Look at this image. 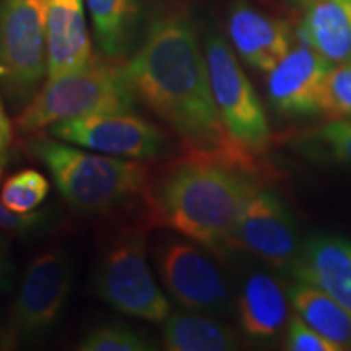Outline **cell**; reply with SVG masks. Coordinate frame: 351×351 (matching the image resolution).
Masks as SVG:
<instances>
[{
  "label": "cell",
  "mask_w": 351,
  "mask_h": 351,
  "mask_svg": "<svg viewBox=\"0 0 351 351\" xmlns=\"http://www.w3.org/2000/svg\"><path fill=\"white\" fill-rule=\"evenodd\" d=\"M125 72L135 96L178 135L187 158L257 173L256 153L223 124L207 59L186 15L166 13L153 20Z\"/></svg>",
  "instance_id": "1"
},
{
  "label": "cell",
  "mask_w": 351,
  "mask_h": 351,
  "mask_svg": "<svg viewBox=\"0 0 351 351\" xmlns=\"http://www.w3.org/2000/svg\"><path fill=\"white\" fill-rule=\"evenodd\" d=\"M257 189L254 173L186 156L150 189L147 215L155 225L223 254L232 249L241 212Z\"/></svg>",
  "instance_id": "2"
},
{
  "label": "cell",
  "mask_w": 351,
  "mask_h": 351,
  "mask_svg": "<svg viewBox=\"0 0 351 351\" xmlns=\"http://www.w3.org/2000/svg\"><path fill=\"white\" fill-rule=\"evenodd\" d=\"M26 148L49 169L65 202L78 212L104 213L135 199L147 204L152 174L137 160L83 152L44 135L33 137Z\"/></svg>",
  "instance_id": "3"
},
{
  "label": "cell",
  "mask_w": 351,
  "mask_h": 351,
  "mask_svg": "<svg viewBox=\"0 0 351 351\" xmlns=\"http://www.w3.org/2000/svg\"><path fill=\"white\" fill-rule=\"evenodd\" d=\"M135 96L125 67L93 59L86 67L47 78L16 116L20 134H36L56 122L93 112L134 111Z\"/></svg>",
  "instance_id": "4"
},
{
  "label": "cell",
  "mask_w": 351,
  "mask_h": 351,
  "mask_svg": "<svg viewBox=\"0 0 351 351\" xmlns=\"http://www.w3.org/2000/svg\"><path fill=\"white\" fill-rule=\"evenodd\" d=\"M95 293L129 317L163 324L169 300L158 287L148 262L147 228L127 223L104 244L93 275Z\"/></svg>",
  "instance_id": "5"
},
{
  "label": "cell",
  "mask_w": 351,
  "mask_h": 351,
  "mask_svg": "<svg viewBox=\"0 0 351 351\" xmlns=\"http://www.w3.org/2000/svg\"><path fill=\"white\" fill-rule=\"evenodd\" d=\"M46 75L43 0H0V90L5 103L20 112Z\"/></svg>",
  "instance_id": "6"
},
{
  "label": "cell",
  "mask_w": 351,
  "mask_h": 351,
  "mask_svg": "<svg viewBox=\"0 0 351 351\" xmlns=\"http://www.w3.org/2000/svg\"><path fill=\"white\" fill-rule=\"evenodd\" d=\"M73 269L67 251L49 245L26 267L2 333L3 348L36 341L54 330L67 309Z\"/></svg>",
  "instance_id": "7"
},
{
  "label": "cell",
  "mask_w": 351,
  "mask_h": 351,
  "mask_svg": "<svg viewBox=\"0 0 351 351\" xmlns=\"http://www.w3.org/2000/svg\"><path fill=\"white\" fill-rule=\"evenodd\" d=\"M210 86L223 124L249 152L263 153L270 145L267 114L251 80L241 69L225 39L210 34L205 43Z\"/></svg>",
  "instance_id": "8"
},
{
  "label": "cell",
  "mask_w": 351,
  "mask_h": 351,
  "mask_svg": "<svg viewBox=\"0 0 351 351\" xmlns=\"http://www.w3.org/2000/svg\"><path fill=\"white\" fill-rule=\"evenodd\" d=\"M155 263L166 293L182 309L204 314L230 311L226 278L200 244L184 236H165L155 247Z\"/></svg>",
  "instance_id": "9"
},
{
  "label": "cell",
  "mask_w": 351,
  "mask_h": 351,
  "mask_svg": "<svg viewBox=\"0 0 351 351\" xmlns=\"http://www.w3.org/2000/svg\"><path fill=\"white\" fill-rule=\"evenodd\" d=\"M51 137L103 155L129 160H155L168 152L160 127L134 111L93 112L49 125Z\"/></svg>",
  "instance_id": "10"
},
{
  "label": "cell",
  "mask_w": 351,
  "mask_h": 351,
  "mask_svg": "<svg viewBox=\"0 0 351 351\" xmlns=\"http://www.w3.org/2000/svg\"><path fill=\"white\" fill-rule=\"evenodd\" d=\"M232 247L275 269L291 271L301 244L295 219L274 191L257 189L251 195L236 225Z\"/></svg>",
  "instance_id": "11"
},
{
  "label": "cell",
  "mask_w": 351,
  "mask_h": 351,
  "mask_svg": "<svg viewBox=\"0 0 351 351\" xmlns=\"http://www.w3.org/2000/svg\"><path fill=\"white\" fill-rule=\"evenodd\" d=\"M332 67V62L306 44L295 47L269 72L267 96L270 104L285 116L320 112L324 83Z\"/></svg>",
  "instance_id": "12"
},
{
  "label": "cell",
  "mask_w": 351,
  "mask_h": 351,
  "mask_svg": "<svg viewBox=\"0 0 351 351\" xmlns=\"http://www.w3.org/2000/svg\"><path fill=\"white\" fill-rule=\"evenodd\" d=\"M47 78L86 67L93 57L83 0H43Z\"/></svg>",
  "instance_id": "13"
},
{
  "label": "cell",
  "mask_w": 351,
  "mask_h": 351,
  "mask_svg": "<svg viewBox=\"0 0 351 351\" xmlns=\"http://www.w3.org/2000/svg\"><path fill=\"white\" fill-rule=\"evenodd\" d=\"M291 274L313 285L351 314V241L314 236L301 245Z\"/></svg>",
  "instance_id": "14"
},
{
  "label": "cell",
  "mask_w": 351,
  "mask_h": 351,
  "mask_svg": "<svg viewBox=\"0 0 351 351\" xmlns=\"http://www.w3.org/2000/svg\"><path fill=\"white\" fill-rule=\"evenodd\" d=\"M228 32L238 54L261 72L269 73L291 51V29L287 21L245 3L232 8Z\"/></svg>",
  "instance_id": "15"
},
{
  "label": "cell",
  "mask_w": 351,
  "mask_h": 351,
  "mask_svg": "<svg viewBox=\"0 0 351 351\" xmlns=\"http://www.w3.org/2000/svg\"><path fill=\"white\" fill-rule=\"evenodd\" d=\"M288 300L282 283L265 270H252L241 283L238 300L239 324L256 340L278 335L288 322Z\"/></svg>",
  "instance_id": "16"
},
{
  "label": "cell",
  "mask_w": 351,
  "mask_h": 351,
  "mask_svg": "<svg viewBox=\"0 0 351 351\" xmlns=\"http://www.w3.org/2000/svg\"><path fill=\"white\" fill-rule=\"evenodd\" d=\"M302 44L340 64L351 57V0H314L307 3L298 29Z\"/></svg>",
  "instance_id": "17"
},
{
  "label": "cell",
  "mask_w": 351,
  "mask_h": 351,
  "mask_svg": "<svg viewBox=\"0 0 351 351\" xmlns=\"http://www.w3.org/2000/svg\"><path fill=\"white\" fill-rule=\"evenodd\" d=\"M163 345L169 351L238 350L239 335L226 324L195 311L171 313L163 322Z\"/></svg>",
  "instance_id": "18"
},
{
  "label": "cell",
  "mask_w": 351,
  "mask_h": 351,
  "mask_svg": "<svg viewBox=\"0 0 351 351\" xmlns=\"http://www.w3.org/2000/svg\"><path fill=\"white\" fill-rule=\"evenodd\" d=\"M296 314L315 332L337 345L340 351L351 350V314L339 302L313 285L298 282L288 289Z\"/></svg>",
  "instance_id": "19"
},
{
  "label": "cell",
  "mask_w": 351,
  "mask_h": 351,
  "mask_svg": "<svg viewBox=\"0 0 351 351\" xmlns=\"http://www.w3.org/2000/svg\"><path fill=\"white\" fill-rule=\"evenodd\" d=\"M86 5L101 52L124 56L134 38L140 0H86Z\"/></svg>",
  "instance_id": "20"
},
{
  "label": "cell",
  "mask_w": 351,
  "mask_h": 351,
  "mask_svg": "<svg viewBox=\"0 0 351 351\" xmlns=\"http://www.w3.org/2000/svg\"><path fill=\"white\" fill-rule=\"evenodd\" d=\"M49 194V182L36 169H23L3 184L0 200L16 215L33 213L41 207Z\"/></svg>",
  "instance_id": "21"
},
{
  "label": "cell",
  "mask_w": 351,
  "mask_h": 351,
  "mask_svg": "<svg viewBox=\"0 0 351 351\" xmlns=\"http://www.w3.org/2000/svg\"><path fill=\"white\" fill-rule=\"evenodd\" d=\"M82 351H150L155 346L147 337L122 322H106L90 328L78 343Z\"/></svg>",
  "instance_id": "22"
},
{
  "label": "cell",
  "mask_w": 351,
  "mask_h": 351,
  "mask_svg": "<svg viewBox=\"0 0 351 351\" xmlns=\"http://www.w3.org/2000/svg\"><path fill=\"white\" fill-rule=\"evenodd\" d=\"M320 112L330 119H351V57L328 72L320 98Z\"/></svg>",
  "instance_id": "23"
},
{
  "label": "cell",
  "mask_w": 351,
  "mask_h": 351,
  "mask_svg": "<svg viewBox=\"0 0 351 351\" xmlns=\"http://www.w3.org/2000/svg\"><path fill=\"white\" fill-rule=\"evenodd\" d=\"M8 163V153L0 155V178H2L3 169ZM52 215L49 210H41V212H33L26 215H16L8 210L0 200V230L10 232L16 236H29L38 234L47 230L51 225Z\"/></svg>",
  "instance_id": "24"
},
{
  "label": "cell",
  "mask_w": 351,
  "mask_h": 351,
  "mask_svg": "<svg viewBox=\"0 0 351 351\" xmlns=\"http://www.w3.org/2000/svg\"><path fill=\"white\" fill-rule=\"evenodd\" d=\"M314 137L332 158L351 165V119H332Z\"/></svg>",
  "instance_id": "25"
},
{
  "label": "cell",
  "mask_w": 351,
  "mask_h": 351,
  "mask_svg": "<svg viewBox=\"0 0 351 351\" xmlns=\"http://www.w3.org/2000/svg\"><path fill=\"white\" fill-rule=\"evenodd\" d=\"M285 345L291 351H340L339 346L307 326L298 314L288 320Z\"/></svg>",
  "instance_id": "26"
},
{
  "label": "cell",
  "mask_w": 351,
  "mask_h": 351,
  "mask_svg": "<svg viewBox=\"0 0 351 351\" xmlns=\"http://www.w3.org/2000/svg\"><path fill=\"white\" fill-rule=\"evenodd\" d=\"M12 262L5 239L0 236V295L12 289Z\"/></svg>",
  "instance_id": "27"
},
{
  "label": "cell",
  "mask_w": 351,
  "mask_h": 351,
  "mask_svg": "<svg viewBox=\"0 0 351 351\" xmlns=\"http://www.w3.org/2000/svg\"><path fill=\"white\" fill-rule=\"evenodd\" d=\"M12 124L5 112V103H3V95L0 90V155L8 153L12 145Z\"/></svg>",
  "instance_id": "28"
},
{
  "label": "cell",
  "mask_w": 351,
  "mask_h": 351,
  "mask_svg": "<svg viewBox=\"0 0 351 351\" xmlns=\"http://www.w3.org/2000/svg\"><path fill=\"white\" fill-rule=\"evenodd\" d=\"M298 2H304V3H311V2H314V0H298Z\"/></svg>",
  "instance_id": "29"
}]
</instances>
